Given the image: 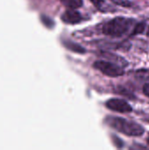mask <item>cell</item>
Here are the masks:
<instances>
[{"label": "cell", "instance_id": "obj_1", "mask_svg": "<svg viewBox=\"0 0 149 150\" xmlns=\"http://www.w3.org/2000/svg\"><path fill=\"white\" fill-rule=\"evenodd\" d=\"M135 20L130 18L117 17L102 25L101 31L105 35L119 38L127 34L135 26Z\"/></svg>", "mask_w": 149, "mask_h": 150}, {"label": "cell", "instance_id": "obj_7", "mask_svg": "<svg viewBox=\"0 0 149 150\" xmlns=\"http://www.w3.org/2000/svg\"><path fill=\"white\" fill-rule=\"evenodd\" d=\"M68 9H78L83 6V0H60Z\"/></svg>", "mask_w": 149, "mask_h": 150}, {"label": "cell", "instance_id": "obj_9", "mask_svg": "<svg viewBox=\"0 0 149 150\" xmlns=\"http://www.w3.org/2000/svg\"><path fill=\"white\" fill-rule=\"evenodd\" d=\"M64 45H65V47H66L68 49L72 50L73 52L81 53V54H83V53L85 52V49H84L83 47H81L80 45H78V44H76V43H74V42H72V41H66V42H64Z\"/></svg>", "mask_w": 149, "mask_h": 150}, {"label": "cell", "instance_id": "obj_3", "mask_svg": "<svg viewBox=\"0 0 149 150\" xmlns=\"http://www.w3.org/2000/svg\"><path fill=\"white\" fill-rule=\"evenodd\" d=\"M93 67L111 77H118L125 74V70L122 66L109 61H97L94 62Z\"/></svg>", "mask_w": 149, "mask_h": 150}, {"label": "cell", "instance_id": "obj_6", "mask_svg": "<svg viewBox=\"0 0 149 150\" xmlns=\"http://www.w3.org/2000/svg\"><path fill=\"white\" fill-rule=\"evenodd\" d=\"M138 34H145L149 37V18L141 23H137L135 25L131 35H138Z\"/></svg>", "mask_w": 149, "mask_h": 150}, {"label": "cell", "instance_id": "obj_13", "mask_svg": "<svg viewBox=\"0 0 149 150\" xmlns=\"http://www.w3.org/2000/svg\"><path fill=\"white\" fill-rule=\"evenodd\" d=\"M90 1H92V0H90Z\"/></svg>", "mask_w": 149, "mask_h": 150}, {"label": "cell", "instance_id": "obj_5", "mask_svg": "<svg viewBox=\"0 0 149 150\" xmlns=\"http://www.w3.org/2000/svg\"><path fill=\"white\" fill-rule=\"evenodd\" d=\"M61 20L67 24H77L84 20L83 16L76 9H68L61 15Z\"/></svg>", "mask_w": 149, "mask_h": 150}, {"label": "cell", "instance_id": "obj_8", "mask_svg": "<svg viewBox=\"0 0 149 150\" xmlns=\"http://www.w3.org/2000/svg\"><path fill=\"white\" fill-rule=\"evenodd\" d=\"M134 76L141 81L149 82V69H142L136 70L134 72Z\"/></svg>", "mask_w": 149, "mask_h": 150}, {"label": "cell", "instance_id": "obj_4", "mask_svg": "<svg viewBox=\"0 0 149 150\" xmlns=\"http://www.w3.org/2000/svg\"><path fill=\"white\" fill-rule=\"evenodd\" d=\"M106 107L111 111L120 112V113H128L133 111L132 106L129 105L128 102L120 98H112L109 99L106 104Z\"/></svg>", "mask_w": 149, "mask_h": 150}, {"label": "cell", "instance_id": "obj_10", "mask_svg": "<svg viewBox=\"0 0 149 150\" xmlns=\"http://www.w3.org/2000/svg\"><path fill=\"white\" fill-rule=\"evenodd\" d=\"M112 1V3L118 4V5H120V6H123V7H131L133 6V4L132 2L128 1V0H110Z\"/></svg>", "mask_w": 149, "mask_h": 150}, {"label": "cell", "instance_id": "obj_12", "mask_svg": "<svg viewBox=\"0 0 149 150\" xmlns=\"http://www.w3.org/2000/svg\"><path fill=\"white\" fill-rule=\"evenodd\" d=\"M148 145H149V136H148Z\"/></svg>", "mask_w": 149, "mask_h": 150}, {"label": "cell", "instance_id": "obj_11", "mask_svg": "<svg viewBox=\"0 0 149 150\" xmlns=\"http://www.w3.org/2000/svg\"><path fill=\"white\" fill-rule=\"evenodd\" d=\"M143 92L144 94L149 98V83H146L143 87Z\"/></svg>", "mask_w": 149, "mask_h": 150}, {"label": "cell", "instance_id": "obj_2", "mask_svg": "<svg viewBox=\"0 0 149 150\" xmlns=\"http://www.w3.org/2000/svg\"><path fill=\"white\" fill-rule=\"evenodd\" d=\"M105 123L116 131L131 137L141 136L145 132L144 128L138 123L119 117L109 116L105 119Z\"/></svg>", "mask_w": 149, "mask_h": 150}]
</instances>
